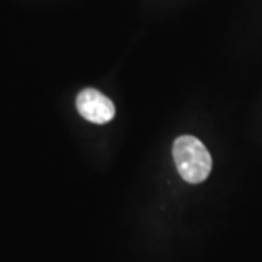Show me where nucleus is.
Wrapping results in <instances>:
<instances>
[{
	"mask_svg": "<svg viewBox=\"0 0 262 262\" xmlns=\"http://www.w3.org/2000/svg\"><path fill=\"white\" fill-rule=\"evenodd\" d=\"M173 160L179 175L188 184L206 181L213 168V159L207 147L194 136H181L173 143Z\"/></svg>",
	"mask_w": 262,
	"mask_h": 262,
	"instance_id": "f257e3e1",
	"label": "nucleus"
},
{
	"mask_svg": "<svg viewBox=\"0 0 262 262\" xmlns=\"http://www.w3.org/2000/svg\"><path fill=\"white\" fill-rule=\"evenodd\" d=\"M76 108L84 120L94 124L110 122L115 117V106L96 89H83L76 98Z\"/></svg>",
	"mask_w": 262,
	"mask_h": 262,
	"instance_id": "f03ea898",
	"label": "nucleus"
}]
</instances>
